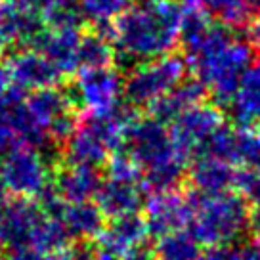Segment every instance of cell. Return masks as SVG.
I'll list each match as a JSON object with an SVG mask.
<instances>
[{
  "label": "cell",
  "instance_id": "cell-21",
  "mask_svg": "<svg viewBox=\"0 0 260 260\" xmlns=\"http://www.w3.org/2000/svg\"><path fill=\"white\" fill-rule=\"evenodd\" d=\"M25 106L29 109L31 117L35 119V122L44 132L48 130V126L56 121L59 115H63L69 109H75L65 88L59 90L56 86H48V88L31 92L29 96L25 98Z\"/></svg>",
  "mask_w": 260,
  "mask_h": 260
},
{
  "label": "cell",
  "instance_id": "cell-32",
  "mask_svg": "<svg viewBox=\"0 0 260 260\" xmlns=\"http://www.w3.org/2000/svg\"><path fill=\"white\" fill-rule=\"evenodd\" d=\"M245 35H247V44L251 46V50L260 54V12L256 16H252L249 23L245 25Z\"/></svg>",
  "mask_w": 260,
  "mask_h": 260
},
{
  "label": "cell",
  "instance_id": "cell-18",
  "mask_svg": "<svg viewBox=\"0 0 260 260\" xmlns=\"http://www.w3.org/2000/svg\"><path fill=\"white\" fill-rule=\"evenodd\" d=\"M142 184L132 182H117V180H104L102 187L96 195L100 211L106 218H119L126 214H134L142 209L144 197H142Z\"/></svg>",
  "mask_w": 260,
  "mask_h": 260
},
{
  "label": "cell",
  "instance_id": "cell-36",
  "mask_svg": "<svg viewBox=\"0 0 260 260\" xmlns=\"http://www.w3.org/2000/svg\"><path fill=\"white\" fill-rule=\"evenodd\" d=\"M251 232H252V239H254V245L260 249V207L254 209V212L251 214Z\"/></svg>",
  "mask_w": 260,
  "mask_h": 260
},
{
  "label": "cell",
  "instance_id": "cell-13",
  "mask_svg": "<svg viewBox=\"0 0 260 260\" xmlns=\"http://www.w3.org/2000/svg\"><path fill=\"white\" fill-rule=\"evenodd\" d=\"M46 29L41 12L31 6H19L0 0V42L29 46Z\"/></svg>",
  "mask_w": 260,
  "mask_h": 260
},
{
  "label": "cell",
  "instance_id": "cell-34",
  "mask_svg": "<svg viewBox=\"0 0 260 260\" xmlns=\"http://www.w3.org/2000/svg\"><path fill=\"white\" fill-rule=\"evenodd\" d=\"M42 252L35 251L31 247H21V249H16V251H10L8 260H39Z\"/></svg>",
  "mask_w": 260,
  "mask_h": 260
},
{
  "label": "cell",
  "instance_id": "cell-15",
  "mask_svg": "<svg viewBox=\"0 0 260 260\" xmlns=\"http://www.w3.org/2000/svg\"><path fill=\"white\" fill-rule=\"evenodd\" d=\"M236 174L237 171L230 162L209 155H199L189 167L187 178L199 195L214 197L228 193L230 187L236 186Z\"/></svg>",
  "mask_w": 260,
  "mask_h": 260
},
{
  "label": "cell",
  "instance_id": "cell-20",
  "mask_svg": "<svg viewBox=\"0 0 260 260\" xmlns=\"http://www.w3.org/2000/svg\"><path fill=\"white\" fill-rule=\"evenodd\" d=\"M59 220L69 232L71 239L75 237L77 241H92L106 230V216L92 201L67 203Z\"/></svg>",
  "mask_w": 260,
  "mask_h": 260
},
{
  "label": "cell",
  "instance_id": "cell-19",
  "mask_svg": "<svg viewBox=\"0 0 260 260\" xmlns=\"http://www.w3.org/2000/svg\"><path fill=\"white\" fill-rule=\"evenodd\" d=\"M147 237L146 220L140 212L111 218V224L106 226V230L98 237V245L107 247L111 251L124 254L136 247H142V243Z\"/></svg>",
  "mask_w": 260,
  "mask_h": 260
},
{
  "label": "cell",
  "instance_id": "cell-17",
  "mask_svg": "<svg viewBox=\"0 0 260 260\" xmlns=\"http://www.w3.org/2000/svg\"><path fill=\"white\" fill-rule=\"evenodd\" d=\"M228 109L237 128H252L260 122V59L241 73L236 98Z\"/></svg>",
  "mask_w": 260,
  "mask_h": 260
},
{
  "label": "cell",
  "instance_id": "cell-11",
  "mask_svg": "<svg viewBox=\"0 0 260 260\" xmlns=\"http://www.w3.org/2000/svg\"><path fill=\"white\" fill-rule=\"evenodd\" d=\"M6 71L10 75L12 84L21 92L25 90L35 92V90L56 86L61 79V75L50 63L48 57L32 48L17 50L16 54H12L6 65Z\"/></svg>",
  "mask_w": 260,
  "mask_h": 260
},
{
  "label": "cell",
  "instance_id": "cell-29",
  "mask_svg": "<svg viewBox=\"0 0 260 260\" xmlns=\"http://www.w3.org/2000/svg\"><path fill=\"white\" fill-rule=\"evenodd\" d=\"M107 178L142 184V169L128 153H113L107 161Z\"/></svg>",
  "mask_w": 260,
  "mask_h": 260
},
{
  "label": "cell",
  "instance_id": "cell-42",
  "mask_svg": "<svg viewBox=\"0 0 260 260\" xmlns=\"http://www.w3.org/2000/svg\"><path fill=\"white\" fill-rule=\"evenodd\" d=\"M2 46H4V44H2V42H0V57H2Z\"/></svg>",
  "mask_w": 260,
  "mask_h": 260
},
{
  "label": "cell",
  "instance_id": "cell-39",
  "mask_svg": "<svg viewBox=\"0 0 260 260\" xmlns=\"http://www.w3.org/2000/svg\"><path fill=\"white\" fill-rule=\"evenodd\" d=\"M8 195H10V191H8V187H6V184H4V180H2V176H0V211L8 205Z\"/></svg>",
  "mask_w": 260,
  "mask_h": 260
},
{
  "label": "cell",
  "instance_id": "cell-28",
  "mask_svg": "<svg viewBox=\"0 0 260 260\" xmlns=\"http://www.w3.org/2000/svg\"><path fill=\"white\" fill-rule=\"evenodd\" d=\"M236 162L245 169H260V128H237Z\"/></svg>",
  "mask_w": 260,
  "mask_h": 260
},
{
  "label": "cell",
  "instance_id": "cell-9",
  "mask_svg": "<svg viewBox=\"0 0 260 260\" xmlns=\"http://www.w3.org/2000/svg\"><path fill=\"white\" fill-rule=\"evenodd\" d=\"M144 211H146L144 220L147 226V236H167L191 224L193 197L182 195L178 189L165 193H151V197L144 203Z\"/></svg>",
  "mask_w": 260,
  "mask_h": 260
},
{
  "label": "cell",
  "instance_id": "cell-5",
  "mask_svg": "<svg viewBox=\"0 0 260 260\" xmlns=\"http://www.w3.org/2000/svg\"><path fill=\"white\" fill-rule=\"evenodd\" d=\"M52 165L31 146H19L0 157V176L17 199H37L52 184Z\"/></svg>",
  "mask_w": 260,
  "mask_h": 260
},
{
  "label": "cell",
  "instance_id": "cell-4",
  "mask_svg": "<svg viewBox=\"0 0 260 260\" xmlns=\"http://www.w3.org/2000/svg\"><path fill=\"white\" fill-rule=\"evenodd\" d=\"M186 57L180 54L142 61L122 79V96L130 107H149L186 79Z\"/></svg>",
  "mask_w": 260,
  "mask_h": 260
},
{
  "label": "cell",
  "instance_id": "cell-33",
  "mask_svg": "<svg viewBox=\"0 0 260 260\" xmlns=\"http://www.w3.org/2000/svg\"><path fill=\"white\" fill-rule=\"evenodd\" d=\"M71 260H94L96 256V243L92 241H77L69 249Z\"/></svg>",
  "mask_w": 260,
  "mask_h": 260
},
{
  "label": "cell",
  "instance_id": "cell-23",
  "mask_svg": "<svg viewBox=\"0 0 260 260\" xmlns=\"http://www.w3.org/2000/svg\"><path fill=\"white\" fill-rule=\"evenodd\" d=\"M186 172L187 159L182 155H176L169 161H162L142 172V187H146L151 193L176 191L186 178Z\"/></svg>",
  "mask_w": 260,
  "mask_h": 260
},
{
  "label": "cell",
  "instance_id": "cell-8",
  "mask_svg": "<svg viewBox=\"0 0 260 260\" xmlns=\"http://www.w3.org/2000/svg\"><path fill=\"white\" fill-rule=\"evenodd\" d=\"M224 124L222 109L211 104H199L189 107L172 121L171 138L180 155L189 159L199 155L211 136Z\"/></svg>",
  "mask_w": 260,
  "mask_h": 260
},
{
  "label": "cell",
  "instance_id": "cell-41",
  "mask_svg": "<svg viewBox=\"0 0 260 260\" xmlns=\"http://www.w3.org/2000/svg\"><path fill=\"white\" fill-rule=\"evenodd\" d=\"M247 4H249L251 8H256L260 12V0H247Z\"/></svg>",
  "mask_w": 260,
  "mask_h": 260
},
{
  "label": "cell",
  "instance_id": "cell-12",
  "mask_svg": "<svg viewBox=\"0 0 260 260\" xmlns=\"http://www.w3.org/2000/svg\"><path fill=\"white\" fill-rule=\"evenodd\" d=\"M81 29H50L37 37L31 44L32 50L41 52L50 59L61 77H73L79 71V44H81Z\"/></svg>",
  "mask_w": 260,
  "mask_h": 260
},
{
  "label": "cell",
  "instance_id": "cell-40",
  "mask_svg": "<svg viewBox=\"0 0 260 260\" xmlns=\"http://www.w3.org/2000/svg\"><path fill=\"white\" fill-rule=\"evenodd\" d=\"M8 2H14L19 6H31V8H35V4H37V0H8Z\"/></svg>",
  "mask_w": 260,
  "mask_h": 260
},
{
  "label": "cell",
  "instance_id": "cell-26",
  "mask_svg": "<svg viewBox=\"0 0 260 260\" xmlns=\"http://www.w3.org/2000/svg\"><path fill=\"white\" fill-rule=\"evenodd\" d=\"M115 46L111 41L96 31L82 35L79 44V69H104L113 67Z\"/></svg>",
  "mask_w": 260,
  "mask_h": 260
},
{
  "label": "cell",
  "instance_id": "cell-25",
  "mask_svg": "<svg viewBox=\"0 0 260 260\" xmlns=\"http://www.w3.org/2000/svg\"><path fill=\"white\" fill-rule=\"evenodd\" d=\"M155 258L157 260H201L203 251L201 243L191 236V232L178 230L167 236L157 237L155 243Z\"/></svg>",
  "mask_w": 260,
  "mask_h": 260
},
{
  "label": "cell",
  "instance_id": "cell-30",
  "mask_svg": "<svg viewBox=\"0 0 260 260\" xmlns=\"http://www.w3.org/2000/svg\"><path fill=\"white\" fill-rule=\"evenodd\" d=\"M201 260H260V249L254 243H228L209 247Z\"/></svg>",
  "mask_w": 260,
  "mask_h": 260
},
{
  "label": "cell",
  "instance_id": "cell-22",
  "mask_svg": "<svg viewBox=\"0 0 260 260\" xmlns=\"http://www.w3.org/2000/svg\"><path fill=\"white\" fill-rule=\"evenodd\" d=\"M214 27L212 16L207 10L186 4L182 12V21H180V44L186 52L187 59L193 56L197 50L201 48L205 39L209 37L211 29Z\"/></svg>",
  "mask_w": 260,
  "mask_h": 260
},
{
  "label": "cell",
  "instance_id": "cell-7",
  "mask_svg": "<svg viewBox=\"0 0 260 260\" xmlns=\"http://www.w3.org/2000/svg\"><path fill=\"white\" fill-rule=\"evenodd\" d=\"M124 147L128 149L126 153L140 165L142 172L180 155L172 144L171 130L153 117L136 119L130 124L124 134Z\"/></svg>",
  "mask_w": 260,
  "mask_h": 260
},
{
  "label": "cell",
  "instance_id": "cell-14",
  "mask_svg": "<svg viewBox=\"0 0 260 260\" xmlns=\"http://www.w3.org/2000/svg\"><path fill=\"white\" fill-rule=\"evenodd\" d=\"M102 174L94 167L81 165H57L52 180L56 189L65 203H84L94 199L102 187Z\"/></svg>",
  "mask_w": 260,
  "mask_h": 260
},
{
  "label": "cell",
  "instance_id": "cell-37",
  "mask_svg": "<svg viewBox=\"0 0 260 260\" xmlns=\"http://www.w3.org/2000/svg\"><path fill=\"white\" fill-rule=\"evenodd\" d=\"M94 260H122V254L96 243V256H94Z\"/></svg>",
  "mask_w": 260,
  "mask_h": 260
},
{
  "label": "cell",
  "instance_id": "cell-38",
  "mask_svg": "<svg viewBox=\"0 0 260 260\" xmlns=\"http://www.w3.org/2000/svg\"><path fill=\"white\" fill-rule=\"evenodd\" d=\"M39 260H71V254L67 249L63 251H52V252H42Z\"/></svg>",
  "mask_w": 260,
  "mask_h": 260
},
{
  "label": "cell",
  "instance_id": "cell-35",
  "mask_svg": "<svg viewBox=\"0 0 260 260\" xmlns=\"http://www.w3.org/2000/svg\"><path fill=\"white\" fill-rule=\"evenodd\" d=\"M122 260H157L155 258V252L146 249V247H136L132 251L124 252L122 254Z\"/></svg>",
  "mask_w": 260,
  "mask_h": 260
},
{
  "label": "cell",
  "instance_id": "cell-24",
  "mask_svg": "<svg viewBox=\"0 0 260 260\" xmlns=\"http://www.w3.org/2000/svg\"><path fill=\"white\" fill-rule=\"evenodd\" d=\"M132 0H79V10L84 19L94 25L92 31L113 39V23L124 14Z\"/></svg>",
  "mask_w": 260,
  "mask_h": 260
},
{
  "label": "cell",
  "instance_id": "cell-27",
  "mask_svg": "<svg viewBox=\"0 0 260 260\" xmlns=\"http://www.w3.org/2000/svg\"><path fill=\"white\" fill-rule=\"evenodd\" d=\"M69 241H71V236L61 224V220L44 216L39 228H37V232H35L31 249L39 252L63 251Z\"/></svg>",
  "mask_w": 260,
  "mask_h": 260
},
{
  "label": "cell",
  "instance_id": "cell-2",
  "mask_svg": "<svg viewBox=\"0 0 260 260\" xmlns=\"http://www.w3.org/2000/svg\"><path fill=\"white\" fill-rule=\"evenodd\" d=\"M251 46L237 41L234 31L220 23H214L201 48L189 57L195 77L207 86L220 109L232 106L237 82L241 73L251 65Z\"/></svg>",
  "mask_w": 260,
  "mask_h": 260
},
{
  "label": "cell",
  "instance_id": "cell-10",
  "mask_svg": "<svg viewBox=\"0 0 260 260\" xmlns=\"http://www.w3.org/2000/svg\"><path fill=\"white\" fill-rule=\"evenodd\" d=\"M46 214L32 199H14L0 211V245L8 251L31 247L39 224Z\"/></svg>",
  "mask_w": 260,
  "mask_h": 260
},
{
  "label": "cell",
  "instance_id": "cell-16",
  "mask_svg": "<svg viewBox=\"0 0 260 260\" xmlns=\"http://www.w3.org/2000/svg\"><path fill=\"white\" fill-rule=\"evenodd\" d=\"M207 96H209V90L203 82L197 77H186L169 94H165L157 102H153L149 106V111H151L153 119H157L162 124H169L186 109L203 104Z\"/></svg>",
  "mask_w": 260,
  "mask_h": 260
},
{
  "label": "cell",
  "instance_id": "cell-3",
  "mask_svg": "<svg viewBox=\"0 0 260 260\" xmlns=\"http://www.w3.org/2000/svg\"><path fill=\"white\" fill-rule=\"evenodd\" d=\"M251 224V211L239 195L222 193L214 197H193L191 236L201 245L236 243Z\"/></svg>",
  "mask_w": 260,
  "mask_h": 260
},
{
  "label": "cell",
  "instance_id": "cell-43",
  "mask_svg": "<svg viewBox=\"0 0 260 260\" xmlns=\"http://www.w3.org/2000/svg\"><path fill=\"white\" fill-rule=\"evenodd\" d=\"M0 260H2V258H0Z\"/></svg>",
  "mask_w": 260,
  "mask_h": 260
},
{
  "label": "cell",
  "instance_id": "cell-1",
  "mask_svg": "<svg viewBox=\"0 0 260 260\" xmlns=\"http://www.w3.org/2000/svg\"><path fill=\"white\" fill-rule=\"evenodd\" d=\"M184 4L180 0H138L113 23V67L128 73L142 61L174 52L180 41Z\"/></svg>",
  "mask_w": 260,
  "mask_h": 260
},
{
  "label": "cell",
  "instance_id": "cell-31",
  "mask_svg": "<svg viewBox=\"0 0 260 260\" xmlns=\"http://www.w3.org/2000/svg\"><path fill=\"white\" fill-rule=\"evenodd\" d=\"M239 197L247 205L260 207V169H243L236 174V186Z\"/></svg>",
  "mask_w": 260,
  "mask_h": 260
},
{
  "label": "cell",
  "instance_id": "cell-6",
  "mask_svg": "<svg viewBox=\"0 0 260 260\" xmlns=\"http://www.w3.org/2000/svg\"><path fill=\"white\" fill-rule=\"evenodd\" d=\"M73 107H84L86 113L104 115L113 111L122 98V75L115 67L81 69L73 82L65 86Z\"/></svg>",
  "mask_w": 260,
  "mask_h": 260
}]
</instances>
